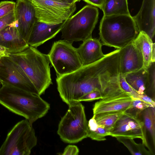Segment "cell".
Masks as SVG:
<instances>
[{"instance_id": "6da1fadb", "label": "cell", "mask_w": 155, "mask_h": 155, "mask_svg": "<svg viewBox=\"0 0 155 155\" xmlns=\"http://www.w3.org/2000/svg\"><path fill=\"white\" fill-rule=\"evenodd\" d=\"M0 87V104L33 123L45 116L49 104L40 95L4 83Z\"/></svg>"}, {"instance_id": "7a4b0ae2", "label": "cell", "mask_w": 155, "mask_h": 155, "mask_svg": "<svg viewBox=\"0 0 155 155\" xmlns=\"http://www.w3.org/2000/svg\"><path fill=\"white\" fill-rule=\"evenodd\" d=\"M8 55L22 69L39 95L52 84L48 54L29 46L21 52Z\"/></svg>"}, {"instance_id": "3957f363", "label": "cell", "mask_w": 155, "mask_h": 155, "mask_svg": "<svg viewBox=\"0 0 155 155\" xmlns=\"http://www.w3.org/2000/svg\"><path fill=\"white\" fill-rule=\"evenodd\" d=\"M99 30L102 45L117 49L132 42L139 32L130 14L103 15Z\"/></svg>"}, {"instance_id": "277c9868", "label": "cell", "mask_w": 155, "mask_h": 155, "mask_svg": "<svg viewBox=\"0 0 155 155\" xmlns=\"http://www.w3.org/2000/svg\"><path fill=\"white\" fill-rule=\"evenodd\" d=\"M98 8L92 5L84 6L66 21L61 31V38L69 42L83 41L92 37L99 15Z\"/></svg>"}, {"instance_id": "5b68a950", "label": "cell", "mask_w": 155, "mask_h": 155, "mask_svg": "<svg viewBox=\"0 0 155 155\" xmlns=\"http://www.w3.org/2000/svg\"><path fill=\"white\" fill-rule=\"evenodd\" d=\"M68 105L67 112L58 124L57 133L64 142L76 143L88 137V122L84 107L80 102Z\"/></svg>"}, {"instance_id": "8992f818", "label": "cell", "mask_w": 155, "mask_h": 155, "mask_svg": "<svg viewBox=\"0 0 155 155\" xmlns=\"http://www.w3.org/2000/svg\"><path fill=\"white\" fill-rule=\"evenodd\" d=\"M37 143L32 125L26 119L22 120L8 133L0 148V155H29Z\"/></svg>"}, {"instance_id": "52a82bcc", "label": "cell", "mask_w": 155, "mask_h": 155, "mask_svg": "<svg viewBox=\"0 0 155 155\" xmlns=\"http://www.w3.org/2000/svg\"><path fill=\"white\" fill-rule=\"evenodd\" d=\"M58 76L72 73L82 66L77 48L64 40L54 42L48 54Z\"/></svg>"}, {"instance_id": "ba28073f", "label": "cell", "mask_w": 155, "mask_h": 155, "mask_svg": "<svg viewBox=\"0 0 155 155\" xmlns=\"http://www.w3.org/2000/svg\"><path fill=\"white\" fill-rule=\"evenodd\" d=\"M37 21L58 24L68 20L76 9V3L70 4L51 0H32Z\"/></svg>"}, {"instance_id": "9c48e42d", "label": "cell", "mask_w": 155, "mask_h": 155, "mask_svg": "<svg viewBox=\"0 0 155 155\" xmlns=\"http://www.w3.org/2000/svg\"><path fill=\"white\" fill-rule=\"evenodd\" d=\"M0 81L39 95L22 69L8 56L0 59Z\"/></svg>"}, {"instance_id": "30bf717a", "label": "cell", "mask_w": 155, "mask_h": 155, "mask_svg": "<svg viewBox=\"0 0 155 155\" xmlns=\"http://www.w3.org/2000/svg\"><path fill=\"white\" fill-rule=\"evenodd\" d=\"M14 13L18 30L28 43L29 37L37 19L35 8L31 2L27 0H17Z\"/></svg>"}, {"instance_id": "8fae6325", "label": "cell", "mask_w": 155, "mask_h": 155, "mask_svg": "<svg viewBox=\"0 0 155 155\" xmlns=\"http://www.w3.org/2000/svg\"><path fill=\"white\" fill-rule=\"evenodd\" d=\"M110 136L139 138L144 141L143 124L139 119L124 113L116 122L110 131Z\"/></svg>"}, {"instance_id": "7c38bea8", "label": "cell", "mask_w": 155, "mask_h": 155, "mask_svg": "<svg viewBox=\"0 0 155 155\" xmlns=\"http://www.w3.org/2000/svg\"><path fill=\"white\" fill-rule=\"evenodd\" d=\"M120 75H126L144 68L141 54L133 42L119 49Z\"/></svg>"}, {"instance_id": "4fadbf2b", "label": "cell", "mask_w": 155, "mask_h": 155, "mask_svg": "<svg viewBox=\"0 0 155 155\" xmlns=\"http://www.w3.org/2000/svg\"><path fill=\"white\" fill-rule=\"evenodd\" d=\"M132 17L139 32H145L153 40L155 34V0H143L140 10Z\"/></svg>"}, {"instance_id": "5bb4252c", "label": "cell", "mask_w": 155, "mask_h": 155, "mask_svg": "<svg viewBox=\"0 0 155 155\" xmlns=\"http://www.w3.org/2000/svg\"><path fill=\"white\" fill-rule=\"evenodd\" d=\"M67 20L55 25L36 21L29 37L28 45L36 48L47 41L54 38L61 31Z\"/></svg>"}, {"instance_id": "9a60e30c", "label": "cell", "mask_w": 155, "mask_h": 155, "mask_svg": "<svg viewBox=\"0 0 155 155\" xmlns=\"http://www.w3.org/2000/svg\"><path fill=\"white\" fill-rule=\"evenodd\" d=\"M132 97L125 92L100 99L93 108V114L112 112L124 111L130 107Z\"/></svg>"}, {"instance_id": "2e32d148", "label": "cell", "mask_w": 155, "mask_h": 155, "mask_svg": "<svg viewBox=\"0 0 155 155\" xmlns=\"http://www.w3.org/2000/svg\"><path fill=\"white\" fill-rule=\"evenodd\" d=\"M17 24L15 21L0 31V45L8 54L21 52L29 46L19 33Z\"/></svg>"}, {"instance_id": "e0dca14e", "label": "cell", "mask_w": 155, "mask_h": 155, "mask_svg": "<svg viewBox=\"0 0 155 155\" xmlns=\"http://www.w3.org/2000/svg\"><path fill=\"white\" fill-rule=\"evenodd\" d=\"M102 45L99 39L92 37L83 41L77 48L82 66L93 64L105 56L102 51Z\"/></svg>"}, {"instance_id": "ac0fdd59", "label": "cell", "mask_w": 155, "mask_h": 155, "mask_svg": "<svg viewBox=\"0 0 155 155\" xmlns=\"http://www.w3.org/2000/svg\"><path fill=\"white\" fill-rule=\"evenodd\" d=\"M143 124L144 141L142 143L149 150V140L152 148L155 147V107H148L137 118Z\"/></svg>"}, {"instance_id": "d6986e66", "label": "cell", "mask_w": 155, "mask_h": 155, "mask_svg": "<svg viewBox=\"0 0 155 155\" xmlns=\"http://www.w3.org/2000/svg\"><path fill=\"white\" fill-rule=\"evenodd\" d=\"M143 57L144 68H147L155 62V45L153 40L146 33L140 31L133 41Z\"/></svg>"}, {"instance_id": "ffe728a7", "label": "cell", "mask_w": 155, "mask_h": 155, "mask_svg": "<svg viewBox=\"0 0 155 155\" xmlns=\"http://www.w3.org/2000/svg\"><path fill=\"white\" fill-rule=\"evenodd\" d=\"M148 76L147 68H143L125 76L127 82L138 94H144L146 86Z\"/></svg>"}, {"instance_id": "44dd1931", "label": "cell", "mask_w": 155, "mask_h": 155, "mask_svg": "<svg viewBox=\"0 0 155 155\" xmlns=\"http://www.w3.org/2000/svg\"><path fill=\"white\" fill-rule=\"evenodd\" d=\"M100 9L104 16L130 14L127 0H104Z\"/></svg>"}, {"instance_id": "7402d4cb", "label": "cell", "mask_w": 155, "mask_h": 155, "mask_svg": "<svg viewBox=\"0 0 155 155\" xmlns=\"http://www.w3.org/2000/svg\"><path fill=\"white\" fill-rule=\"evenodd\" d=\"M110 131L97 123L93 115L88 122V137L97 141H104L106 137L110 136Z\"/></svg>"}, {"instance_id": "603a6c76", "label": "cell", "mask_w": 155, "mask_h": 155, "mask_svg": "<svg viewBox=\"0 0 155 155\" xmlns=\"http://www.w3.org/2000/svg\"><path fill=\"white\" fill-rule=\"evenodd\" d=\"M117 140L122 143L133 155H152L151 152L147 150L143 144L137 143L134 139L129 137L118 136L116 137Z\"/></svg>"}, {"instance_id": "cb8c5ba5", "label": "cell", "mask_w": 155, "mask_h": 155, "mask_svg": "<svg viewBox=\"0 0 155 155\" xmlns=\"http://www.w3.org/2000/svg\"><path fill=\"white\" fill-rule=\"evenodd\" d=\"M124 112H112L93 115L97 124L110 131L117 120Z\"/></svg>"}, {"instance_id": "d4e9b609", "label": "cell", "mask_w": 155, "mask_h": 155, "mask_svg": "<svg viewBox=\"0 0 155 155\" xmlns=\"http://www.w3.org/2000/svg\"><path fill=\"white\" fill-rule=\"evenodd\" d=\"M151 106L153 107L150 104L139 99L132 98L130 107L124 113L133 117L137 118L142 111L145 108Z\"/></svg>"}, {"instance_id": "484cf974", "label": "cell", "mask_w": 155, "mask_h": 155, "mask_svg": "<svg viewBox=\"0 0 155 155\" xmlns=\"http://www.w3.org/2000/svg\"><path fill=\"white\" fill-rule=\"evenodd\" d=\"M155 62L152 63L147 68L148 76L144 94L155 101Z\"/></svg>"}, {"instance_id": "4316f807", "label": "cell", "mask_w": 155, "mask_h": 155, "mask_svg": "<svg viewBox=\"0 0 155 155\" xmlns=\"http://www.w3.org/2000/svg\"><path fill=\"white\" fill-rule=\"evenodd\" d=\"M125 76L119 75V83L121 89L132 98L140 99L141 94H140L134 90L126 81Z\"/></svg>"}, {"instance_id": "83f0119b", "label": "cell", "mask_w": 155, "mask_h": 155, "mask_svg": "<svg viewBox=\"0 0 155 155\" xmlns=\"http://www.w3.org/2000/svg\"><path fill=\"white\" fill-rule=\"evenodd\" d=\"M16 3L12 1H3L0 2V18L15 9Z\"/></svg>"}, {"instance_id": "f1b7e54d", "label": "cell", "mask_w": 155, "mask_h": 155, "mask_svg": "<svg viewBox=\"0 0 155 155\" xmlns=\"http://www.w3.org/2000/svg\"><path fill=\"white\" fill-rule=\"evenodd\" d=\"M15 21L14 10L0 18V31Z\"/></svg>"}, {"instance_id": "f546056e", "label": "cell", "mask_w": 155, "mask_h": 155, "mask_svg": "<svg viewBox=\"0 0 155 155\" xmlns=\"http://www.w3.org/2000/svg\"><path fill=\"white\" fill-rule=\"evenodd\" d=\"M103 98L101 92L98 90H95L90 92L81 97L78 102L82 101H89Z\"/></svg>"}, {"instance_id": "4dcf8cb0", "label": "cell", "mask_w": 155, "mask_h": 155, "mask_svg": "<svg viewBox=\"0 0 155 155\" xmlns=\"http://www.w3.org/2000/svg\"><path fill=\"white\" fill-rule=\"evenodd\" d=\"M79 153L78 147L74 145H68L67 146L62 153V155H78Z\"/></svg>"}, {"instance_id": "1f68e13d", "label": "cell", "mask_w": 155, "mask_h": 155, "mask_svg": "<svg viewBox=\"0 0 155 155\" xmlns=\"http://www.w3.org/2000/svg\"><path fill=\"white\" fill-rule=\"evenodd\" d=\"M89 5H92L100 9L104 0H83Z\"/></svg>"}, {"instance_id": "d6a6232c", "label": "cell", "mask_w": 155, "mask_h": 155, "mask_svg": "<svg viewBox=\"0 0 155 155\" xmlns=\"http://www.w3.org/2000/svg\"><path fill=\"white\" fill-rule=\"evenodd\" d=\"M140 100L150 104L153 107H155V101L145 94H141Z\"/></svg>"}, {"instance_id": "836d02e7", "label": "cell", "mask_w": 155, "mask_h": 155, "mask_svg": "<svg viewBox=\"0 0 155 155\" xmlns=\"http://www.w3.org/2000/svg\"><path fill=\"white\" fill-rule=\"evenodd\" d=\"M8 54L6 49L0 45V58L8 56Z\"/></svg>"}, {"instance_id": "e575fe53", "label": "cell", "mask_w": 155, "mask_h": 155, "mask_svg": "<svg viewBox=\"0 0 155 155\" xmlns=\"http://www.w3.org/2000/svg\"><path fill=\"white\" fill-rule=\"evenodd\" d=\"M67 2L68 3L72 4L78 2H80L81 0H67Z\"/></svg>"}, {"instance_id": "d590c367", "label": "cell", "mask_w": 155, "mask_h": 155, "mask_svg": "<svg viewBox=\"0 0 155 155\" xmlns=\"http://www.w3.org/2000/svg\"><path fill=\"white\" fill-rule=\"evenodd\" d=\"M53 0V1H57V2H62L68 3L67 0Z\"/></svg>"}, {"instance_id": "8d00e7d4", "label": "cell", "mask_w": 155, "mask_h": 155, "mask_svg": "<svg viewBox=\"0 0 155 155\" xmlns=\"http://www.w3.org/2000/svg\"><path fill=\"white\" fill-rule=\"evenodd\" d=\"M2 85V84L1 82L0 81V87H1V85Z\"/></svg>"}, {"instance_id": "74e56055", "label": "cell", "mask_w": 155, "mask_h": 155, "mask_svg": "<svg viewBox=\"0 0 155 155\" xmlns=\"http://www.w3.org/2000/svg\"><path fill=\"white\" fill-rule=\"evenodd\" d=\"M28 0V1H29L30 2H31L32 0Z\"/></svg>"}, {"instance_id": "f35d334b", "label": "cell", "mask_w": 155, "mask_h": 155, "mask_svg": "<svg viewBox=\"0 0 155 155\" xmlns=\"http://www.w3.org/2000/svg\"><path fill=\"white\" fill-rule=\"evenodd\" d=\"M1 58H0V59Z\"/></svg>"}]
</instances>
